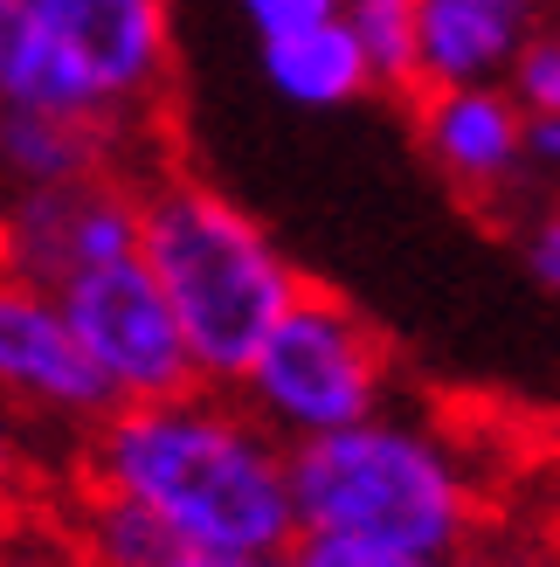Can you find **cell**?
<instances>
[{
  "label": "cell",
  "instance_id": "obj_1",
  "mask_svg": "<svg viewBox=\"0 0 560 567\" xmlns=\"http://www.w3.org/2000/svg\"><path fill=\"white\" fill-rule=\"evenodd\" d=\"M63 492L132 513L174 560L284 567L298 547L291 450L229 388L111 409L70 450Z\"/></svg>",
  "mask_w": 560,
  "mask_h": 567
},
{
  "label": "cell",
  "instance_id": "obj_2",
  "mask_svg": "<svg viewBox=\"0 0 560 567\" xmlns=\"http://www.w3.org/2000/svg\"><path fill=\"white\" fill-rule=\"evenodd\" d=\"M291 505L312 540L464 560L498 533V464L457 415L387 402L381 415L291 450Z\"/></svg>",
  "mask_w": 560,
  "mask_h": 567
},
{
  "label": "cell",
  "instance_id": "obj_3",
  "mask_svg": "<svg viewBox=\"0 0 560 567\" xmlns=\"http://www.w3.org/2000/svg\"><path fill=\"white\" fill-rule=\"evenodd\" d=\"M138 264L174 311L201 388H236L263 332L304 291L270 221L174 153L138 166Z\"/></svg>",
  "mask_w": 560,
  "mask_h": 567
},
{
  "label": "cell",
  "instance_id": "obj_4",
  "mask_svg": "<svg viewBox=\"0 0 560 567\" xmlns=\"http://www.w3.org/2000/svg\"><path fill=\"white\" fill-rule=\"evenodd\" d=\"M174 83V0H0V111L97 125L159 153Z\"/></svg>",
  "mask_w": 560,
  "mask_h": 567
},
{
  "label": "cell",
  "instance_id": "obj_5",
  "mask_svg": "<svg viewBox=\"0 0 560 567\" xmlns=\"http://www.w3.org/2000/svg\"><path fill=\"white\" fill-rule=\"evenodd\" d=\"M229 394L284 450H298L402 402V360L353 298L304 284L291 311L263 332V347L249 353Z\"/></svg>",
  "mask_w": 560,
  "mask_h": 567
},
{
  "label": "cell",
  "instance_id": "obj_6",
  "mask_svg": "<svg viewBox=\"0 0 560 567\" xmlns=\"http://www.w3.org/2000/svg\"><path fill=\"white\" fill-rule=\"evenodd\" d=\"M55 311L76 339L83 367L97 374L104 402L111 409H132V402H166V394H187L201 388L194 381V360H187V339L166 311L159 284L146 277L138 249L104 270H83L70 284H55Z\"/></svg>",
  "mask_w": 560,
  "mask_h": 567
},
{
  "label": "cell",
  "instance_id": "obj_7",
  "mask_svg": "<svg viewBox=\"0 0 560 567\" xmlns=\"http://www.w3.org/2000/svg\"><path fill=\"white\" fill-rule=\"evenodd\" d=\"M0 409L49 450H76L111 415L55 298L28 277H0Z\"/></svg>",
  "mask_w": 560,
  "mask_h": 567
},
{
  "label": "cell",
  "instance_id": "obj_8",
  "mask_svg": "<svg viewBox=\"0 0 560 567\" xmlns=\"http://www.w3.org/2000/svg\"><path fill=\"white\" fill-rule=\"evenodd\" d=\"M0 249H8V277H28L42 291L132 257L138 249V174H104V181L8 202L0 208Z\"/></svg>",
  "mask_w": 560,
  "mask_h": 567
},
{
  "label": "cell",
  "instance_id": "obj_9",
  "mask_svg": "<svg viewBox=\"0 0 560 567\" xmlns=\"http://www.w3.org/2000/svg\"><path fill=\"white\" fill-rule=\"evenodd\" d=\"M415 146L470 208L498 215L526 194V111L506 97V83L415 91Z\"/></svg>",
  "mask_w": 560,
  "mask_h": 567
},
{
  "label": "cell",
  "instance_id": "obj_10",
  "mask_svg": "<svg viewBox=\"0 0 560 567\" xmlns=\"http://www.w3.org/2000/svg\"><path fill=\"white\" fill-rule=\"evenodd\" d=\"M547 21V0H415V70L408 91L506 83L512 55Z\"/></svg>",
  "mask_w": 560,
  "mask_h": 567
},
{
  "label": "cell",
  "instance_id": "obj_11",
  "mask_svg": "<svg viewBox=\"0 0 560 567\" xmlns=\"http://www.w3.org/2000/svg\"><path fill=\"white\" fill-rule=\"evenodd\" d=\"M153 153L125 146L97 125H70V118H42V111H0V208L28 202V194H55L76 181H104V174H138Z\"/></svg>",
  "mask_w": 560,
  "mask_h": 567
},
{
  "label": "cell",
  "instance_id": "obj_12",
  "mask_svg": "<svg viewBox=\"0 0 560 567\" xmlns=\"http://www.w3.org/2000/svg\"><path fill=\"white\" fill-rule=\"evenodd\" d=\"M257 63H263L270 91L284 97V104H298V111H346L353 97L374 91L367 55L353 49L346 21H325V28H304V35L257 42Z\"/></svg>",
  "mask_w": 560,
  "mask_h": 567
},
{
  "label": "cell",
  "instance_id": "obj_13",
  "mask_svg": "<svg viewBox=\"0 0 560 567\" xmlns=\"http://www.w3.org/2000/svg\"><path fill=\"white\" fill-rule=\"evenodd\" d=\"M353 49L367 55L374 91H408L415 70V0H340Z\"/></svg>",
  "mask_w": 560,
  "mask_h": 567
},
{
  "label": "cell",
  "instance_id": "obj_14",
  "mask_svg": "<svg viewBox=\"0 0 560 567\" xmlns=\"http://www.w3.org/2000/svg\"><path fill=\"white\" fill-rule=\"evenodd\" d=\"M49 457H55V450L0 409V519H14V513H28V505H49L55 498Z\"/></svg>",
  "mask_w": 560,
  "mask_h": 567
},
{
  "label": "cell",
  "instance_id": "obj_15",
  "mask_svg": "<svg viewBox=\"0 0 560 567\" xmlns=\"http://www.w3.org/2000/svg\"><path fill=\"white\" fill-rule=\"evenodd\" d=\"M0 567H83L63 505H28V513L0 519Z\"/></svg>",
  "mask_w": 560,
  "mask_h": 567
},
{
  "label": "cell",
  "instance_id": "obj_16",
  "mask_svg": "<svg viewBox=\"0 0 560 567\" xmlns=\"http://www.w3.org/2000/svg\"><path fill=\"white\" fill-rule=\"evenodd\" d=\"M506 97L526 111V118H560V21L553 14L533 28V42L512 55Z\"/></svg>",
  "mask_w": 560,
  "mask_h": 567
},
{
  "label": "cell",
  "instance_id": "obj_17",
  "mask_svg": "<svg viewBox=\"0 0 560 567\" xmlns=\"http://www.w3.org/2000/svg\"><path fill=\"white\" fill-rule=\"evenodd\" d=\"M284 567H457V560L395 554V547H360V540H312V533H298V547H291Z\"/></svg>",
  "mask_w": 560,
  "mask_h": 567
},
{
  "label": "cell",
  "instance_id": "obj_18",
  "mask_svg": "<svg viewBox=\"0 0 560 567\" xmlns=\"http://www.w3.org/2000/svg\"><path fill=\"white\" fill-rule=\"evenodd\" d=\"M457 567H560V540L540 526H498Z\"/></svg>",
  "mask_w": 560,
  "mask_h": 567
},
{
  "label": "cell",
  "instance_id": "obj_19",
  "mask_svg": "<svg viewBox=\"0 0 560 567\" xmlns=\"http://www.w3.org/2000/svg\"><path fill=\"white\" fill-rule=\"evenodd\" d=\"M249 35L257 42H277V35H304V28H325L340 21V0H236Z\"/></svg>",
  "mask_w": 560,
  "mask_h": 567
},
{
  "label": "cell",
  "instance_id": "obj_20",
  "mask_svg": "<svg viewBox=\"0 0 560 567\" xmlns=\"http://www.w3.org/2000/svg\"><path fill=\"white\" fill-rule=\"evenodd\" d=\"M519 257H526V270H533L540 291L560 298V202H540L519 221Z\"/></svg>",
  "mask_w": 560,
  "mask_h": 567
},
{
  "label": "cell",
  "instance_id": "obj_21",
  "mask_svg": "<svg viewBox=\"0 0 560 567\" xmlns=\"http://www.w3.org/2000/svg\"><path fill=\"white\" fill-rule=\"evenodd\" d=\"M526 187L560 202V118H526Z\"/></svg>",
  "mask_w": 560,
  "mask_h": 567
},
{
  "label": "cell",
  "instance_id": "obj_22",
  "mask_svg": "<svg viewBox=\"0 0 560 567\" xmlns=\"http://www.w3.org/2000/svg\"><path fill=\"white\" fill-rule=\"evenodd\" d=\"M540 457L560 471V415H553V422H540Z\"/></svg>",
  "mask_w": 560,
  "mask_h": 567
},
{
  "label": "cell",
  "instance_id": "obj_23",
  "mask_svg": "<svg viewBox=\"0 0 560 567\" xmlns=\"http://www.w3.org/2000/svg\"><path fill=\"white\" fill-rule=\"evenodd\" d=\"M0 277H8V249H0Z\"/></svg>",
  "mask_w": 560,
  "mask_h": 567
},
{
  "label": "cell",
  "instance_id": "obj_24",
  "mask_svg": "<svg viewBox=\"0 0 560 567\" xmlns=\"http://www.w3.org/2000/svg\"><path fill=\"white\" fill-rule=\"evenodd\" d=\"M187 567H215V560H187Z\"/></svg>",
  "mask_w": 560,
  "mask_h": 567
}]
</instances>
